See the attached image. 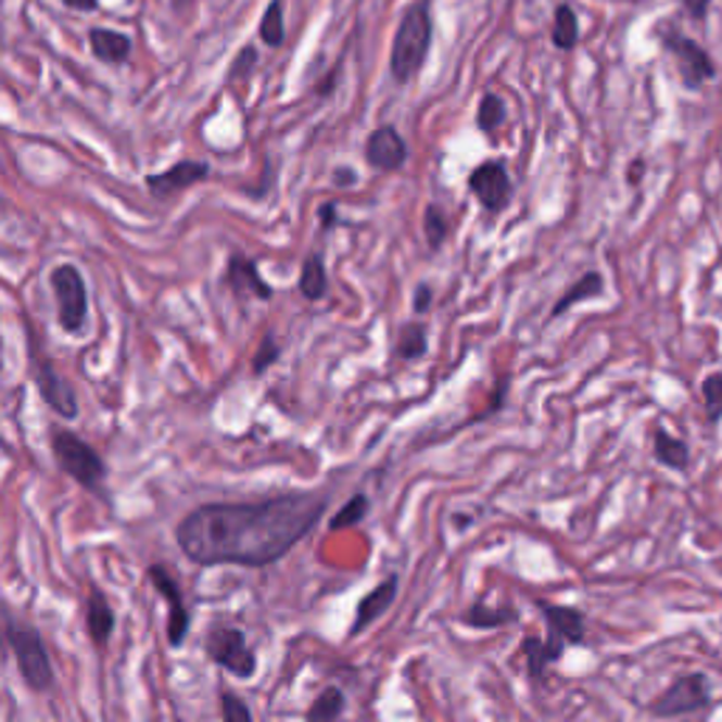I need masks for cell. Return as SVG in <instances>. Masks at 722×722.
<instances>
[{
  "label": "cell",
  "instance_id": "obj_1",
  "mask_svg": "<svg viewBox=\"0 0 722 722\" xmlns=\"http://www.w3.org/2000/svg\"><path fill=\"white\" fill-rule=\"evenodd\" d=\"M328 511L316 491H291L257 503H206L178 522L176 542L192 565L268 568L294 550Z\"/></svg>",
  "mask_w": 722,
  "mask_h": 722
},
{
  "label": "cell",
  "instance_id": "obj_2",
  "mask_svg": "<svg viewBox=\"0 0 722 722\" xmlns=\"http://www.w3.org/2000/svg\"><path fill=\"white\" fill-rule=\"evenodd\" d=\"M429 42H432V7L429 0H418L407 9L393 40L390 71L398 83H407L421 71L429 54Z\"/></svg>",
  "mask_w": 722,
  "mask_h": 722
},
{
  "label": "cell",
  "instance_id": "obj_3",
  "mask_svg": "<svg viewBox=\"0 0 722 722\" xmlns=\"http://www.w3.org/2000/svg\"><path fill=\"white\" fill-rule=\"evenodd\" d=\"M7 641L12 649L14 660H17V672H21L23 683L31 692L42 695L54 688V667H51V655L46 649L40 632L35 626L17 624L12 616L7 618Z\"/></svg>",
  "mask_w": 722,
  "mask_h": 722
},
{
  "label": "cell",
  "instance_id": "obj_4",
  "mask_svg": "<svg viewBox=\"0 0 722 722\" xmlns=\"http://www.w3.org/2000/svg\"><path fill=\"white\" fill-rule=\"evenodd\" d=\"M51 455H54L56 466L68 474L71 480H77L83 489L93 491L102 485L107 474L105 460L99 457L91 443H85L77 432L71 429H51Z\"/></svg>",
  "mask_w": 722,
  "mask_h": 722
},
{
  "label": "cell",
  "instance_id": "obj_5",
  "mask_svg": "<svg viewBox=\"0 0 722 722\" xmlns=\"http://www.w3.org/2000/svg\"><path fill=\"white\" fill-rule=\"evenodd\" d=\"M51 291L56 300V319L65 333H83L88 322V286L77 266L63 263L56 266L49 277Z\"/></svg>",
  "mask_w": 722,
  "mask_h": 722
},
{
  "label": "cell",
  "instance_id": "obj_6",
  "mask_svg": "<svg viewBox=\"0 0 722 722\" xmlns=\"http://www.w3.org/2000/svg\"><path fill=\"white\" fill-rule=\"evenodd\" d=\"M206 655L229 674L249 681L257 672V655L245 641V632L238 626H215L206 638Z\"/></svg>",
  "mask_w": 722,
  "mask_h": 722
},
{
  "label": "cell",
  "instance_id": "obj_7",
  "mask_svg": "<svg viewBox=\"0 0 722 722\" xmlns=\"http://www.w3.org/2000/svg\"><path fill=\"white\" fill-rule=\"evenodd\" d=\"M663 49L674 56L683 85H686L688 91H700L702 85L717 77V65L714 60H711V54L702 49L700 42L692 40V37L677 35V31H667V35H663Z\"/></svg>",
  "mask_w": 722,
  "mask_h": 722
},
{
  "label": "cell",
  "instance_id": "obj_8",
  "mask_svg": "<svg viewBox=\"0 0 722 722\" xmlns=\"http://www.w3.org/2000/svg\"><path fill=\"white\" fill-rule=\"evenodd\" d=\"M709 702V681H706V674L695 672L686 674V677H677L663 695L655 697V700L649 702V714L669 720V717H683L697 709H706Z\"/></svg>",
  "mask_w": 722,
  "mask_h": 722
},
{
  "label": "cell",
  "instance_id": "obj_9",
  "mask_svg": "<svg viewBox=\"0 0 722 722\" xmlns=\"http://www.w3.org/2000/svg\"><path fill=\"white\" fill-rule=\"evenodd\" d=\"M31 379H35L37 393L40 398L54 409L60 418H77L79 415V401H77V390L65 379L63 372L56 370V365L51 358H37L31 353Z\"/></svg>",
  "mask_w": 722,
  "mask_h": 722
},
{
  "label": "cell",
  "instance_id": "obj_10",
  "mask_svg": "<svg viewBox=\"0 0 722 722\" xmlns=\"http://www.w3.org/2000/svg\"><path fill=\"white\" fill-rule=\"evenodd\" d=\"M148 579L155 587V593L167 601V641L173 649L183 646L187 635H190V610H187V601H183V590L176 582V575L169 573L164 565H150Z\"/></svg>",
  "mask_w": 722,
  "mask_h": 722
},
{
  "label": "cell",
  "instance_id": "obj_11",
  "mask_svg": "<svg viewBox=\"0 0 722 722\" xmlns=\"http://www.w3.org/2000/svg\"><path fill=\"white\" fill-rule=\"evenodd\" d=\"M469 190L478 195L483 210L491 212V215L503 212L514 195L511 176H508V169H505L499 162L480 164V167L469 176Z\"/></svg>",
  "mask_w": 722,
  "mask_h": 722
},
{
  "label": "cell",
  "instance_id": "obj_12",
  "mask_svg": "<svg viewBox=\"0 0 722 722\" xmlns=\"http://www.w3.org/2000/svg\"><path fill=\"white\" fill-rule=\"evenodd\" d=\"M367 162L376 169H398L407 162V141L401 139V134L393 125H381L370 134L365 144Z\"/></svg>",
  "mask_w": 722,
  "mask_h": 722
},
{
  "label": "cell",
  "instance_id": "obj_13",
  "mask_svg": "<svg viewBox=\"0 0 722 722\" xmlns=\"http://www.w3.org/2000/svg\"><path fill=\"white\" fill-rule=\"evenodd\" d=\"M547 624V641L556 646H575L584 641V616L575 607L540 601Z\"/></svg>",
  "mask_w": 722,
  "mask_h": 722
},
{
  "label": "cell",
  "instance_id": "obj_14",
  "mask_svg": "<svg viewBox=\"0 0 722 722\" xmlns=\"http://www.w3.org/2000/svg\"><path fill=\"white\" fill-rule=\"evenodd\" d=\"M395 596H398V575H387L384 582L376 584V587H372L370 593L358 601L356 616H353V624H351L353 638L362 635L365 630H370V626L376 624V621H379V618L390 610V607H393Z\"/></svg>",
  "mask_w": 722,
  "mask_h": 722
},
{
  "label": "cell",
  "instance_id": "obj_15",
  "mask_svg": "<svg viewBox=\"0 0 722 722\" xmlns=\"http://www.w3.org/2000/svg\"><path fill=\"white\" fill-rule=\"evenodd\" d=\"M226 286L232 288L235 296H254V300L268 302L274 296V288L259 277V268L252 257L235 252L226 266Z\"/></svg>",
  "mask_w": 722,
  "mask_h": 722
},
{
  "label": "cell",
  "instance_id": "obj_16",
  "mask_svg": "<svg viewBox=\"0 0 722 722\" xmlns=\"http://www.w3.org/2000/svg\"><path fill=\"white\" fill-rule=\"evenodd\" d=\"M206 176H210V167L204 162H178L169 169H164V173H159V176L155 173L148 176L144 183H148V190L155 198H169L176 195V192L190 190V187L204 181Z\"/></svg>",
  "mask_w": 722,
  "mask_h": 722
},
{
  "label": "cell",
  "instance_id": "obj_17",
  "mask_svg": "<svg viewBox=\"0 0 722 722\" xmlns=\"http://www.w3.org/2000/svg\"><path fill=\"white\" fill-rule=\"evenodd\" d=\"M113 626H116V616H113V607L107 604L105 593L99 587H91L88 604H85V630H88V635H91V641L99 649L107 646V641H111L113 635Z\"/></svg>",
  "mask_w": 722,
  "mask_h": 722
},
{
  "label": "cell",
  "instance_id": "obj_18",
  "mask_svg": "<svg viewBox=\"0 0 722 722\" xmlns=\"http://www.w3.org/2000/svg\"><path fill=\"white\" fill-rule=\"evenodd\" d=\"M88 42H91V51L97 60L113 65L125 63L127 56H130V51H134L130 37L122 35V31H113V28H91Z\"/></svg>",
  "mask_w": 722,
  "mask_h": 722
},
{
  "label": "cell",
  "instance_id": "obj_19",
  "mask_svg": "<svg viewBox=\"0 0 722 722\" xmlns=\"http://www.w3.org/2000/svg\"><path fill=\"white\" fill-rule=\"evenodd\" d=\"M561 653H565V646H556L547 638H536V635H525V638H522V658H525L528 663V677H531V681H542L547 674V667L556 663V660L561 658Z\"/></svg>",
  "mask_w": 722,
  "mask_h": 722
},
{
  "label": "cell",
  "instance_id": "obj_20",
  "mask_svg": "<svg viewBox=\"0 0 722 722\" xmlns=\"http://www.w3.org/2000/svg\"><path fill=\"white\" fill-rule=\"evenodd\" d=\"M604 294V277L598 271H587L584 277H579V280L573 282V286L565 291V294L556 300L554 311H550V319H556V316H561L565 311H570L573 305H579V302L584 300H593V296H601Z\"/></svg>",
  "mask_w": 722,
  "mask_h": 722
},
{
  "label": "cell",
  "instance_id": "obj_21",
  "mask_svg": "<svg viewBox=\"0 0 722 722\" xmlns=\"http://www.w3.org/2000/svg\"><path fill=\"white\" fill-rule=\"evenodd\" d=\"M460 621L466 626H474V630H497V626L514 624L517 610H511V607H489L485 601H478L460 616Z\"/></svg>",
  "mask_w": 722,
  "mask_h": 722
},
{
  "label": "cell",
  "instance_id": "obj_22",
  "mask_svg": "<svg viewBox=\"0 0 722 722\" xmlns=\"http://www.w3.org/2000/svg\"><path fill=\"white\" fill-rule=\"evenodd\" d=\"M300 294L305 300L316 302L328 294V271H325L322 254H308L300 271Z\"/></svg>",
  "mask_w": 722,
  "mask_h": 722
},
{
  "label": "cell",
  "instance_id": "obj_23",
  "mask_svg": "<svg viewBox=\"0 0 722 722\" xmlns=\"http://www.w3.org/2000/svg\"><path fill=\"white\" fill-rule=\"evenodd\" d=\"M655 457H658V464L669 466L674 471H683L688 460H692V452H688V446L681 438H674L667 429H658L655 432Z\"/></svg>",
  "mask_w": 722,
  "mask_h": 722
},
{
  "label": "cell",
  "instance_id": "obj_24",
  "mask_svg": "<svg viewBox=\"0 0 722 722\" xmlns=\"http://www.w3.org/2000/svg\"><path fill=\"white\" fill-rule=\"evenodd\" d=\"M344 714V692L339 686H328L305 711L308 722H337Z\"/></svg>",
  "mask_w": 722,
  "mask_h": 722
},
{
  "label": "cell",
  "instance_id": "obj_25",
  "mask_svg": "<svg viewBox=\"0 0 722 722\" xmlns=\"http://www.w3.org/2000/svg\"><path fill=\"white\" fill-rule=\"evenodd\" d=\"M575 42H579V17L568 3H561L554 14V46L561 51H570Z\"/></svg>",
  "mask_w": 722,
  "mask_h": 722
},
{
  "label": "cell",
  "instance_id": "obj_26",
  "mask_svg": "<svg viewBox=\"0 0 722 722\" xmlns=\"http://www.w3.org/2000/svg\"><path fill=\"white\" fill-rule=\"evenodd\" d=\"M427 347H429L427 328H423L421 322L404 325V330H401V337H398V347H395L398 356L407 358V362H418V358L427 353Z\"/></svg>",
  "mask_w": 722,
  "mask_h": 722
},
{
  "label": "cell",
  "instance_id": "obj_27",
  "mask_svg": "<svg viewBox=\"0 0 722 722\" xmlns=\"http://www.w3.org/2000/svg\"><path fill=\"white\" fill-rule=\"evenodd\" d=\"M367 508H370V499H367L365 494H353V497L339 508V514H333L330 531H347V528L358 525V522L367 517Z\"/></svg>",
  "mask_w": 722,
  "mask_h": 722
},
{
  "label": "cell",
  "instance_id": "obj_28",
  "mask_svg": "<svg viewBox=\"0 0 722 722\" xmlns=\"http://www.w3.org/2000/svg\"><path fill=\"white\" fill-rule=\"evenodd\" d=\"M259 37H263L266 46H282V40H286L280 0H271L266 12H263V21H259Z\"/></svg>",
  "mask_w": 722,
  "mask_h": 722
},
{
  "label": "cell",
  "instance_id": "obj_29",
  "mask_svg": "<svg viewBox=\"0 0 722 722\" xmlns=\"http://www.w3.org/2000/svg\"><path fill=\"white\" fill-rule=\"evenodd\" d=\"M423 235H427L429 249H441L446 235H449V218H446V212L441 206H427V212H423Z\"/></svg>",
  "mask_w": 722,
  "mask_h": 722
},
{
  "label": "cell",
  "instance_id": "obj_30",
  "mask_svg": "<svg viewBox=\"0 0 722 722\" xmlns=\"http://www.w3.org/2000/svg\"><path fill=\"white\" fill-rule=\"evenodd\" d=\"M503 122H505L503 99H499L497 93H489V97H483V102H480V107H478L480 130H483V134H491V130H497Z\"/></svg>",
  "mask_w": 722,
  "mask_h": 722
},
{
  "label": "cell",
  "instance_id": "obj_31",
  "mask_svg": "<svg viewBox=\"0 0 722 722\" xmlns=\"http://www.w3.org/2000/svg\"><path fill=\"white\" fill-rule=\"evenodd\" d=\"M702 404H706V418L709 423L722 421V372H711L702 381Z\"/></svg>",
  "mask_w": 722,
  "mask_h": 722
},
{
  "label": "cell",
  "instance_id": "obj_32",
  "mask_svg": "<svg viewBox=\"0 0 722 722\" xmlns=\"http://www.w3.org/2000/svg\"><path fill=\"white\" fill-rule=\"evenodd\" d=\"M277 358H280V344H277V339H274V333H266L252 356V372L254 376H263V372H266L268 367L277 362Z\"/></svg>",
  "mask_w": 722,
  "mask_h": 722
},
{
  "label": "cell",
  "instance_id": "obj_33",
  "mask_svg": "<svg viewBox=\"0 0 722 722\" xmlns=\"http://www.w3.org/2000/svg\"><path fill=\"white\" fill-rule=\"evenodd\" d=\"M220 711H224V722H254L249 702L243 697L232 695V692L220 695Z\"/></svg>",
  "mask_w": 722,
  "mask_h": 722
},
{
  "label": "cell",
  "instance_id": "obj_34",
  "mask_svg": "<svg viewBox=\"0 0 722 722\" xmlns=\"http://www.w3.org/2000/svg\"><path fill=\"white\" fill-rule=\"evenodd\" d=\"M254 63H257V49H254V46H245V49L238 54V60H235L232 71H229V79L243 77L245 71H252Z\"/></svg>",
  "mask_w": 722,
  "mask_h": 722
},
{
  "label": "cell",
  "instance_id": "obj_35",
  "mask_svg": "<svg viewBox=\"0 0 722 722\" xmlns=\"http://www.w3.org/2000/svg\"><path fill=\"white\" fill-rule=\"evenodd\" d=\"M432 300H435V294H432V288H429L427 282H421V286L415 288V296H413L415 314H427V311L432 308Z\"/></svg>",
  "mask_w": 722,
  "mask_h": 722
},
{
  "label": "cell",
  "instance_id": "obj_36",
  "mask_svg": "<svg viewBox=\"0 0 722 722\" xmlns=\"http://www.w3.org/2000/svg\"><path fill=\"white\" fill-rule=\"evenodd\" d=\"M711 3H714V0H683V7H686V12L692 14L695 21H706Z\"/></svg>",
  "mask_w": 722,
  "mask_h": 722
},
{
  "label": "cell",
  "instance_id": "obj_37",
  "mask_svg": "<svg viewBox=\"0 0 722 722\" xmlns=\"http://www.w3.org/2000/svg\"><path fill=\"white\" fill-rule=\"evenodd\" d=\"M644 173H646V162H644V159H635V162H632V167L626 169V181H630V187H638L641 176H644Z\"/></svg>",
  "mask_w": 722,
  "mask_h": 722
},
{
  "label": "cell",
  "instance_id": "obj_38",
  "mask_svg": "<svg viewBox=\"0 0 722 722\" xmlns=\"http://www.w3.org/2000/svg\"><path fill=\"white\" fill-rule=\"evenodd\" d=\"M319 220H322V229L328 232L330 226H337V206L333 204H325L322 210H319Z\"/></svg>",
  "mask_w": 722,
  "mask_h": 722
},
{
  "label": "cell",
  "instance_id": "obj_39",
  "mask_svg": "<svg viewBox=\"0 0 722 722\" xmlns=\"http://www.w3.org/2000/svg\"><path fill=\"white\" fill-rule=\"evenodd\" d=\"M65 7L71 9H85V12H91V9H97V0H63Z\"/></svg>",
  "mask_w": 722,
  "mask_h": 722
},
{
  "label": "cell",
  "instance_id": "obj_40",
  "mask_svg": "<svg viewBox=\"0 0 722 722\" xmlns=\"http://www.w3.org/2000/svg\"><path fill=\"white\" fill-rule=\"evenodd\" d=\"M192 0H173V7L176 9H183V7H190Z\"/></svg>",
  "mask_w": 722,
  "mask_h": 722
}]
</instances>
